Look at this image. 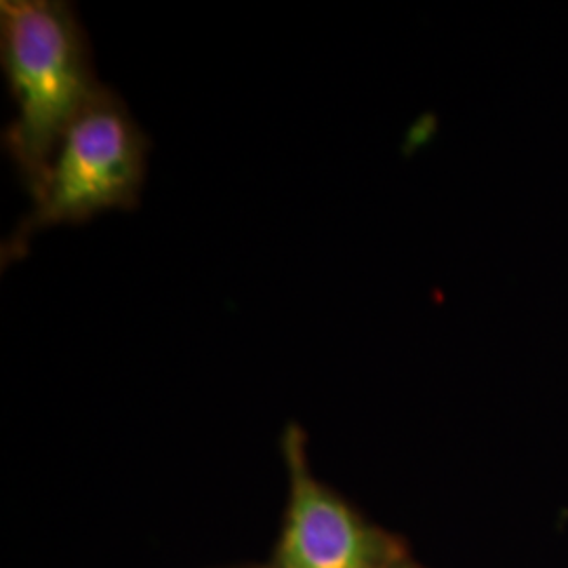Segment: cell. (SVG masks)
Segmentation results:
<instances>
[{"label": "cell", "instance_id": "obj_1", "mask_svg": "<svg viewBox=\"0 0 568 568\" xmlns=\"http://www.w3.org/2000/svg\"><path fill=\"white\" fill-rule=\"evenodd\" d=\"M0 63L18 108L2 148L32 196L63 135L105 87L79 13L63 0H2Z\"/></svg>", "mask_w": 568, "mask_h": 568}, {"label": "cell", "instance_id": "obj_2", "mask_svg": "<svg viewBox=\"0 0 568 568\" xmlns=\"http://www.w3.org/2000/svg\"><path fill=\"white\" fill-rule=\"evenodd\" d=\"M150 140L129 105L112 89L82 112L51 161L30 211L0 248L2 267L28 255L32 239L55 225H81L105 211L142 203Z\"/></svg>", "mask_w": 568, "mask_h": 568}, {"label": "cell", "instance_id": "obj_3", "mask_svg": "<svg viewBox=\"0 0 568 568\" xmlns=\"http://www.w3.org/2000/svg\"><path fill=\"white\" fill-rule=\"evenodd\" d=\"M305 447L304 427L295 422L284 427L281 450L288 471V501L267 568H392L406 558L394 535L371 525L316 478Z\"/></svg>", "mask_w": 568, "mask_h": 568}, {"label": "cell", "instance_id": "obj_4", "mask_svg": "<svg viewBox=\"0 0 568 568\" xmlns=\"http://www.w3.org/2000/svg\"><path fill=\"white\" fill-rule=\"evenodd\" d=\"M392 568H424V567H419V565H415V562H413V560H408V556H406V558H403V560H400V562H396V565H394V567Z\"/></svg>", "mask_w": 568, "mask_h": 568}]
</instances>
